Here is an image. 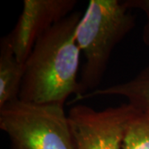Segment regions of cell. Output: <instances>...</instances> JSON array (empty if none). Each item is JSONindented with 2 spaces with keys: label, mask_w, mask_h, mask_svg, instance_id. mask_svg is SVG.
Listing matches in <instances>:
<instances>
[{
  "label": "cell",
  "mask_w": 149,
  "mask_h": 149,
  "mask_svg": "<svg viewBox=\"0 0 149 149\" xmlns=\"http://www.w3.org/2000/svg\"><path fill=\"white\" fill-rule=\"evenodd\" d=\"M100 96L123 97L127 103L140 111H149V65L130 80L86 93L74 99L72 102Z\"/></svg>",
  "instance_id": "6"
},
{
  "label": "cell",
  "mask_w": 149,
  "mask_h": 149,
  "mask_svg": "<svg viewBox=\"0 0 149 149\" xmlns=\"http://www.w3.org/2000/svg\"><path fill=\"white\" fill-rule=\"evenodd\" d=\"M123 3L130 10L139 9L145 13L147 21L143 29L142 38L144 44L149 47V0H123Z\"/></svg>",
  "instance_id": "9"
},
{
  "label": "cell",
  "mask_w": 149,
  "mask_h": 149,
  "mask_svg": "<svg viewBox=\"0 0 149 149\" xmlns=\"http://www.w3.org/2000/svg\"><path fill=\"white\" fill-rule=\"evenodd\" d=\"M135 25V16L122 1L89 2L75 30L76 42L85 57L80 80V96L98 89L113 49Z\"/></svg>",
  "instance_id": "2"
},
{
  "label": "cell",
  "mask_w": 149,
  "mask_h": 149,
  "mask_svg": "<svg viewBox=\"0 0 149 149\" xmlns=\"http://www.w3.org/2000/svg\"><path fill=\"white\" fill-rule=\"evenodd\" d=\"M76 0H24L15 27L6 35L17 61L25 63L37 41L73 13Z\"/></svg>",
  "instance_id": "5"
},
{
  "label": "cell",
  "mask_w": 149,
  "mask_h": 149,
  "mask_svg": "<svg viewBox=\"0 0 149 149\" xmlns=\"http://www.w3.org/2000/svg\"><path fill=\"white\" fill-rule=\"evenodd\" d=\"M81 17L74 11L37 40L25 62L19 100L64 105L70 96L82 95L77 80L81 52L75 39Z\"/></svg>",
  "instance_id": "1"
},
{
  "label": "cell",
  "mask_w": 149,
  "mask_h": 149,
  "mask_svg": "<svg viewBox=\"0 0 149 149\" xmlns=\"http://www.w3.org/2000/svg\"><path fill=\"white\" fill-rule=\"evenodd\" d=\"M0 129L11 149H75L62 104L9 102L0 108Z\"/></svg>",
  "instance_id": "3"
},
{
  "label": "cell",
  "mask_w": 149,
  "mask_h": 149,
  "mask_svg": "<svg viewBox=\"0 0 149 149\" xmlns=\"http://www.w3.org/2000/svg\"><path fill=\"white\" fill-rule=\"evenodd\" d=\"M123 149H149V111L139 110L131 119Z\"/></svg>",
  "instance_id": "8"
},
{
  "label": "cell",
  "mask_w": 149,
  "mask_h": 149,
  "mask_svg": "<svg viewBox=\"0 0 149 149\" xmlns=\"http://www.w3.org/2000/svg\"><path fill=\"white\" fill-rule=\"evenodd\" d=\"M139 111L128 103L103 110L72 106L67 116L75 149H123L129 122Z\"/></svg>",
  "instance_id": "4"
},
{
  "label": "cell",
  "mask_w": 149,
  "mask_h": 149,
  "mask_svg": "<svg viewBox=\"0 0 149 149\" xmlns=\"http://www.w3.org/2000/svg\"><path fill=\"white\" fill-rule=\"evenodd\" d=\"M25 63L17 61L7 36L0 39V108L19 97Z\"/></svg>",
  "instance_id": "7"
}]
</instances>
